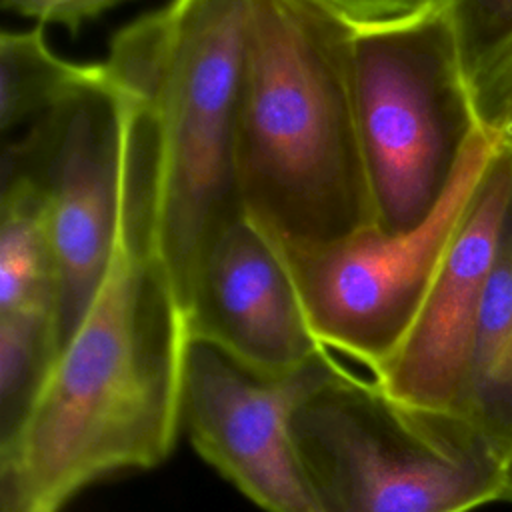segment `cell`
Returning a JSON list of instances; mask_svg holds the SVG:
<instances>
[{
	"label": "cell",
	"mask_w": 512,
	"mask_h": 512,
	"mask_svg": "<svg viewBox=\"0 0 512 512\" xmlns=\"http://www.w3.org/2000/svg\"><path fill=\"white\" fill-rule=\"evenodd\" d=\"M188 332L154 252V168L126 132L114 252L84 320L0 438V512H62L88 486L148 470L182 428Z\"/></svg>",
	"instance_id": "6da1fadb"
},
{
	"label": "cell",
	"mask_w": 512,
	"mask_h": 512,
	"mask_svg": "<svg viewBox=\"0 0 512 512\" xmlns=\"http://www.w3.org/2000/svg\"><path fill=\"white\" fill-rule=\"evenodd\" d=\"M352 24L316 0H250L236 174L244 216L280 246L374 226Z\"/></svg>",
	"instance_id": "7a4b0ae2"
},
{
	"label": "cell",
	"mask_w": 512,
	"mask_h": 512,
	"mask_svg": "<svg viewBox=\"0 0 512 512\" xmlns=\"http://www.w3.org/2000/svg\"><path fill=\"white\" fill-rule=\"evenodd\" d=\"M248 16L250 0H170L120 28L104 62L150 122L154 252L178 306L244 216L236 132Z\"/></svg>",
	"instance_id": "3957f363"
},
{
	"label": "cell",
	"mask_w": 512,
	"mask_h": 512,
	"mask_svg": "<svg viewBox=\"0 0 512 512\" xmlns=\"http://www.w3.org/2000/svg\"><path fill=\"white\" fill-rule=\"evenodd\" d=\"M290 434L314 512H472L504 496V458L468 418L400 402L338 360Z\"/></svg>",
	"instance_id": "277c9868"
},
{
	"label": "cell",
	"mask_w": 512,
	"mask_h": 512,
	"mask_svg": "<svg viewBox=\"0 0 512 512\" xmlns=\"http://www.w3.org/2000/svg\"><path fill=\"white\" fill-rule=\"evenodd\" d=\"M352 28L356 118L374 224L398 234L436 208L478 120L442 6Z\"/></svg>",
	"instance_id": "5b68a950"
},
{
	"label": "cell",
	"mask_w": 512,
	"mask_h": 512,
	"mask_svg": "<svg viewBox=\"0 0 512 512\" xmlns=\"http://www.w3.org/2000/svg\"><path fill=\"white\" fill-rule=\"evenodd\" d=\"M500 138L478 126L450 186L416 228L376 224L314 246H280L316 340L372 376L396 354Z\"/></svg>",
	"instance_id": "8992f818"
},
{
	"label": "cell",
	"mask_w": 512,
	"mask_h": 512,
	"mask_svg": "<svg viewBox=\"0 0 512 512\" xmlns=\"http://www.w3.org/2000/svg\"><path fill=\"white\" fill-rule=\"evenodd\" d=\"M126 94L104 62L50 112L4 140L2 166L38 190L58 278V354L92 306L114 252ZM58 358V356H56Z\"/></svg>",
	"instance_id": "52a82bcc"
},
{
	"label": "cell",
	"mask_w": 512,
	"mask_h": 512,
	"mask_svg": "<svg viewBox=\"0 0 512 512\" xmlns=\"http://www.w3.org/2000/svg\"><path fill=\"white\" fill-rule=\"evenodd\" d=\"M336 362L326 350L306 368L274 376L190 340L182 426L196 452L266 512H314L294 454L290 416Z\"/></svg>",
	"instance_id": "ba28073f"
},
{
	"label": "cell",
	"mask_w": 512,
	"mask_h": 512,
	"mask_svg": "<svg viewBox=\"0 0 512 512\" xmlns=\"http://www.w3.org/2000/svg\"><path fill=\"white\" fill-rule=\"evenodd\" d=\"M512 208V148L500 140L396 354L372 376L410 406L460 414L488 276Z\"/></svg>",
	"instance_id": "9c48e42d"
},
{
	"label": "cell",
	"mask_w": 512,
	"mask_h": 512,
	"mask_svg": "<svg viewBox=\"0 0 512 512\" xmlns=\"http://www.w3.org/2000/svg\"><path fill=\"white\" fill-rule=\"evenodd\" d=\"M180 310L190 340L266 374L298 372L326 352L280 250L248 216L216 240Z\"/></svg>",
	"instance_id": "30bf717a"
},
{
	"label": "cell",
	"mask_w": 512,
	"mask_h": 512,
	"mask_svg": "<svg viewBox=\"0 0 512 512\" xmlns=\"http://www.w3.org/2000/svg\"><path fill=\"white\" fill-rule=\"evenodd\" d=\"M58 356V278L34 184L2 168L0 438L24 416Z\"/></svg>",
	"instance_id": "8fae6325"
},
{
	"label": "cell",
	"mask_w": 512,
	"mask_h": 512,
	"mask_svg": "<svg viewBox=\"0 0 512 512\" xmlns=\"http://www.w3.org/2000/svg\"><path fill=\"white\" fill-rule=\"evenodd\" d=\"M460 414L506 462L512 452V208L478 310Z\"/></svg>",
	"instance_id": "7c38bea8"
},
{
	"label": "cell",
	"mask_w": 512,
	"mask_h": 512,
	"mask_svg": "<svg viewBox=\"0 0 512 512\" xmlns=\"http://www.w3.org/2000/svg\"><path fill=\"white\" fill-rule=\"evenodd\" d=\"M102 64L60 58L44 38V26L6 30L0 36V128L4 138L20 132L86 82Z\"/></svg>",
	"instance_id": "4fadbf2b"
},
{
	"label": "cell",
	"mask_w": 512,
	"mask_h": 512,
	"mask_svg": "<svg viewBox=\"0 0 512 512\" xmlns=\"http://www.w3.org/2000/svg\"><path fill=\"white\" fill-rule=\"evenodd\" d=\"M468 90L512 54V0H442Z\"/></svg>",
	"instance_id": "5bb4252c"
},
{
	"label": "cell",
	"mask_w": 512,
	"mask_h": 512,
	"mask_svg": "<svg viewBox=\"0 0 512 512\" xmlns=\"http://www.w3.org/2000/svg\"><path fill=\"white\" fill-rule=\"evenodd\" d=\"M470 96L478 126L512 148V54Z\"/></svg>",
	"instance_id": "9a60e30c"
},
{
	"label": "cell",
	"mask_w": 512,
	"mask_h": 512,
	"mask_svg": "<svg viewBox=\"0 0 512 512\" xmlns=\"http://www.w3.org/2000/svg\"><path fill=\"white\" fill-rule=\"evenodd\" d=\"M124 0H2V6L22 18L58 24L76 32L84 22L104 14Z\"/></svg>",
	"instance_id": "2e32d148"
},
{
	"label": "cell",
	"mask_w": 512,
	"mask_h": 512,
	"mask_svg": "<svg viewBox=\"0 0 512 512\" xmlns=\"http://www.w3.org/2000/svg\"><path fill=\"white\" fill-rule=\"evenodd\" d=\"M352 26L390 22L442 6V0H316Z\"/></svg>",
	"instance_id": "e0dca14e"
},
{
	"label": "cell",
	"mask_w": 512,
	"mask_h": 512,
	"mask_svg": "<svg viewBox=\"0 0 512 512\" xmlns=\"http://www.w3.org/2000/svg\"><path fill=\"white\" fill-rule=\"evenodd\" d=\"M504 500L512 502V452L504 462Z\"/></svg>",
	"instance_id": "ac0fdd59"
}]
</instances>
